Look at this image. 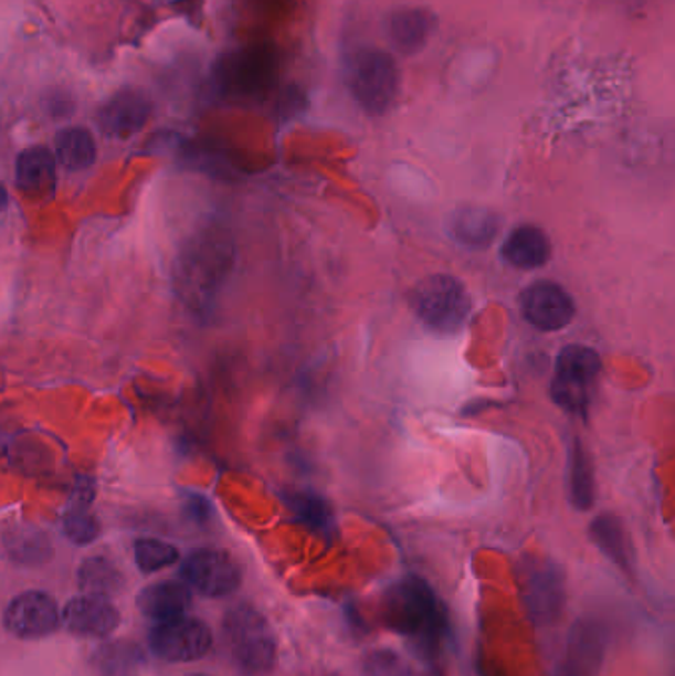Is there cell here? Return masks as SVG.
<instances>
[{
    "label": "cell",
    "mask_w": 675,
    "mask_h": 676,
    "mask_svg": "<svg viewBox=\"0 0 675 676\" xmlns=\"http://www.w3.org/2000/svg\"><path fill=\"white\" fill-rule=\"evenodd\" d=\"M141 648L134 643H107L96 655V667L104 676H137L144 668Z\"/></svg>",
    "instance_id": "484cf974"
},
{
    "label": "cell",
    "mask_w": 675,
    "mask_h": 676,
    "mask_svg": "<svg viewBox=\"0 0 675 676\" xmlns=\"http://www.w3.org/2000/svg\"><path fill=\"white\" fill-rule=\"evenodd\" d=\"M62 623L57 603L46 592H24L10 601L4 611V627L12 637L44 638L56 633Z\"/></svg>",
    "instance_id": "8fae6325"
},
{
    "label": "cell",
    "mask_w": 675,
    "mask_h": 676,
    "mask_svg": "<svg viewBox=\"0 0 675 676\" xmlns=\"http://www.w3.org/2000/svg\"><path fill=\"white\" fill-rule=\"evenodd\" d=\"M519 588L535 627H549L561 620L567 585L559 563L547 558H527L519 566Z\"/></svg>",
    "instance_id": "8992f818"
},
{
    "label": "cell",
    "mask_w": 675,
    "mask_h": 676,
    "mask_svg": "<svg viewBox=\"0 0 675 676\" xmlns=\"http://www.w3.org/2000/svg\"><path fill=\"white\" fill-rule=\"evenodd\" d=\"M602 362L599 352L584 345H569L561 350L555 367L551 398L571 413H584L590 405Z\"/></svg>",
    "instance_id": "52a82bcc"
},
{
    "label": "cell",
    "mask_w": 675,
    "mask_h": 676,
    "mask_svg": "<svg viewBox=\"0 0 675 676\" xmlns=\"http://www.w3.org/2000/svg\"><path fill=\"white\" fill-rule=\"evenodd\" d=\"M229 262V244L220 235L209 230L192 235L175 260L172 279L177 297L191 309H207L219 292Z\"/></svg>",
    "instance_id": "7a4b0ae2"
},
{
    "label": "cell",
    "mask_w": 675,
    "mask_h": 676,
    "mask_svg": "<svg viewBox=\"0 0 675 676\" xmlns=\"http://www.w3.org/2000/svg\"><path fill=\"white\" fill-rule=\"evenodd\" d=\"M276 74V57L264 47H247L220 62L219 82L224 92L256 95L266 92Z\"/></svg>",
    "instance_id": "7c38bea8"
},
{
    "label": "cell",
    "mask_w": 675,
    "mask_h": 676,
    "mask_svg": "<svg viewBox=\"0 0 675 676\" xmlns=\"http://www.w3.org/2000/svg\"><path fill=\"white\" fill-rule=\"evenodd\" d=\"M571 500L579 510H590L594 505V471L589 453L580 442L572 447Z\"/></svg>",
    "instance_id": "4316f807"
},
{
    "label": "cell",
    "mask_w": 675,
    "mask_h": 676,
    "mask_svg": "<svg viewBox=\"0 0 675 676\" xmlns=\"http://www.w3.org/2000/svg\"><path fill=\"white\" fill-rule=\"evenodd\" d=\"M222 633L236 667L246 675H266L276 665L277 645L266 617L240 603L226 611Z\"/></svg>",
    "instance_id": "3957f363"
},
{
    "label": "cell",
    "mask_w": 675,
    "mask_h": 676,
    "mask_svg": "<svg viewBox=\"0 0 675 676\" xmlns=\"http://www.w3.org/2000/svg\"><path fill=\"white\" fill-rule=\"evenodd\" d=\"M181 578L189 590L204 598H226L242 583L236 560L217 548H197L181 563Z\"/></svg>",
    "instance_id": "ba28073f"
},
{
    "label": "cell",
    "mask_w": 675,
    "mask_h": 676,
    "mask_svg": "<svg viewBox=\"0 0 675 676\" xmlns=\"http://www.w3.org/2000/svg\"><path fill=\"white\" fill-rule=\"evenodd\" d=\"M56 184V159L50 149L36 145L22 150L17 159V187L27 197L52 194Z\"/></svg>",
    "instance_id": "ac0fdd59"
},
{
    "label": "cell",
    "mask_w": 675,
    "mask_h": 676,
    "mask_svg": "<svg viewBox=\"0 0 675 676\" xmlns=\"http://www.w3.org/2000/svg\"><path fill=\"white\" fill-rule=\"evenodd\" d=\"M327 676H341V675H327Z\"/></svg>",
    "instance_id": "836d02e7"
},
{
    "label": "cell",
    "mask_w": 675,
    "mask_h": 676,
    "mask_svg": "<svg viewBox=\"0 0 675 676\" xmlns=\"http://www.w3.org/2000/svg\"><path fill=\"white\" fill-rule=\"evenodd\" d=\"M499 230V220L494 212L485 208L466 207L460 208L452 214L450 232L457 244L467 247H487L494 242Z\"/></svg>",
    "instance_id": "7402d4cb"
},
{
    "label": "cell",
    "mask_w": 675,
    "mask_h": 676,
    "mask_svg": "<svg viewBox=\"0 0 675 676\" xmlns=\"http://www.w3.org/2000/svg\"><path fill=\"white\" fill-rule=\"evenodd\" d=\"M349 87L355 102L369 115L389 113L400 92V70L394 57L379 47H362L352 57Z\"/></svg>",
    "instance_id": "277c9868"
},
{
    "label": "cell",
    "mask_w": 675,
    "mask_h": 676,
    "mask_svg": "<svg viewBox=\"0 0 675 676\" xmlns=\"http://www.w3.org/2000/svg\"><path fill=\"white\" fill-rule=\"evenodd\" d=\"M609 645V631L594 617L572 623L552 676H599Z\"/></svg>",
    "instance_id": "30bf717a"
},
{
    "label": "cell",
    "mask_w": 675,
    "mask_h": 676,
    "mask_svg": "<svg viewBox=\"0 0 675 676\" xmlns=\"http://www.w3.org/2000/svg\"><path fill=\"white\" fill-rule=\"evenodd\" d=\"M387 29L392 46L402 54L412 56L429 44L430 38L436 30V17L429 9L400 7L390 12Z\"/></svg>",
    "instance_id": "2e32d148"
},
{
    "label": "cell",
    "mask_w": 675,
    "mask_h": 676,
    "mask_svg": "<svg viewBox=\"0 0 675 676\" xmlns=\"http://www.w3.org/2000/svg\"><path fill=\"white\" fill-rule=\"evenodd\" d=\"M135 563L144 573L161 572L179 560V550L157 538H141L134 546Z\"/></svg>",
    "instance_id": "83f0119b"
},
{
    "label": "cell",
    "mask_w": 675,
    "mask_h": 676,
    "mask_svg": "<svg viewBox=\"0 0 675 676\" xmlns=\"http://www.w3.org/2000/svg\"><path fill=\"white\" fill-rule=\"evenodd\" d=\"M62 528H64L67 540L76 546H87L96 542L99 532H102L97 518L89 515L87 507L67 508L64 520H62Z\"/></svg>",
    "instance_id": "f1b7e54d"
},
{
    "label": "cell",
    "mask_w": 675,
    "mask_h": 676,
    "mask_svg": "<svg viewBox=\"0 0 675 676\" xmlns=\"http://www.w3.org/2000/svg\"><path fill=\"white\" fill-rule=\"evenodd\" d=\"M214 645L212 631L204 621L194 617L157 623L149 633V648L155 657L167 663H192L207 657Z\"/></svg>",
    "instance_id": "9c48e42d"
},
{
    "label": "cell",
    "mask_w": 675,
    "mask_h": 676,
    "mask_svg": "<svg viewBox=\"0 0 675 676\" xmlns=\"http://www.w3.org/2000/svg\"><path fill=\"white\" fill-rule=\"evenodd\" d=\"M519 305L525 320L542 332H555L569 327L577 315L574 299L559 283H531L521 293Z\"/></svg>",
    "instance_id": "4fadbf2b"
},
{
    "label": "cell",
    "mask_w": 675,
    "mask_h": 676,
    "mask_svg": "<svg viewBox=\"0 0 675 676\" xmlns=\"http://www.w3.org/2000/svg\"><path fill=\"white\" fill-rule=\"evenodd\" d=\"M77 585L86 595L112 600L125 590L124 573L104 556H92L77 568Z\"/></svg>",
    "instance_id": "603a6c76"
},
{
    "label": "cell",
    "mask_w": 675,
    "mask_h": 676,
    "mask_svg": "<svg viewBox=\"0 0 675 676\" xmlns=\"http://www.w3.org/2000/svg\"><path fill=\"white\" fill-rule=\"evenodd\" d=\"M362 676H414V670L397 651L375 648L362 658Z\"/></svg>",
    "instance_id": "f546056e"
},
{
    "label": "cell",
    "mask_w": 675,
    "mask_h": 676,
    "mask_svg": "<svg viewBox=\"0 0 675 676\" xmlns=\"http://www.w3.org/2000/svg\"><path fill=\"white\" fill-rule=\"evenodd\" d=\"M502 255L505 262L514 265L517 270H539L551 257V242L549 235L537 225H519L511 234L507 235Z\"/></svg>",
    "instance_id": "d6986e66"
},
{
    "label": "cell",
    "mask_w": 675,
    "mask_h": 676,
    "mask_svg": "<svg viewBox=\"0 0 675 676\" xmlns=\"http://www.w3.org/2000/svg\"><path fill=\"white\" fill-rule=\"evenodd\" d=\"M7 207H9V192L0 184V214L7 210Z\"/></svg>",
    "instance_id": "1f68e13d"
},
{
    "label": "cell",
    "mask_w": 675,
    "mask_h": 676,
    "mask_svg": "<svg viewBox=\"0 0 675 676\" xmlns=\"http://www.w3.org/2000/svg\"><path fill=\"white\" fill-rule=\"evenodd\" d=\"M2 548L10 562L29 568L44 566L54 556L52 540L36 526L20 525L10 528L2 536Z\"/></svg>",
    "instance_id": "ffe728a7"
},
{
    "label": "cell",
    "mask_w": 675,
    "mask_h": 676,
    "mask_svg": "<svg viewBox=\"0 0 675 676\" xmlns=\"http://www.w3.org/2000/svg\"><path fill=\"white\" fill-rule=\"evenodd\" d=\"M182 510L184 515L191 518L197 525H207L212 517V503L200 493H187L182 500Z\"/></svg>",
    "instance_id": "4dcf8cb0"
},
{
    "label": "cell",
    "mask_w": 675,
    "mask_h": 676,
    "mask_svg": "<svg viewBox=\"0 0 675 676\" xmlns=\"http://www.w3.org/2000/svg\"><path fill=\"white\" fill-rule=\"evenodd\" d=\"M151 117V102L137 89L115 94L97 113L99 129L114 139H129L141 131Z\"/></svg>",
    "instance_id": "9a60e30c"
},
{
    "label": "cell",
    "mask_w": 675,
    "mask_h": 676,
    "mask_svg": "<svg viewBox=\"0 0 675 676\" xmlns=\"http://www.w3.org/2000/svg\"><path fill=\"white\" fill-rule=\"evenodd\" d=\"M191 590L181 582L151 583L144 588L137 595V610L141 611L147 620L162 621L179 620L184 617L191 608Z\"/></svg>",
    "instance_id": "e0dca14e"
},
{
    "label": "cell",
    "mask_w": 675,
    "mask_h": 676,
    "mask_svg": "<svg viewBox=\"0 0 675 676\" xmlns=\"http://www.w3.org/2000/svg\"><path fill=\"white\" fill-rule=\"evenodd\" d=\"M286 503L302 525L312 528L317 535H334V513L324 497L315 495L312 490H294V493H287Z\"/></svg>",
    "instance_id": "d4e9b609"
},
{
    "label": "cell",
    "mask_w": 675,
    "mask_h": 676,
    "mask_svg": "<svg viewBox=\"0 0 675 676\" xmlns=\"http://www.w3.org/2000/svg\"><path fill=\"white\" fill-rule=\"evenodd\" d=\"M56 157L64 169L77 172L96 162L97 147L94 135L84 127H67L56 135Z\"/></svg>",
    "instance_id": "cb8c5ba5"
},
{
    "label": "cell",
    "mask_w": 675,
    "mask_h": 676,
    "mask_svg": "<svg viewBox=\"0 0 675 676\" xmlns=\"http://www.w3.org/2000/svg\"><path fill=\"white\" fill-rule=\"evenodd\" d=\"M590 538L599 546L600 552L616 563L620 570L630 572L634 568V548L630 542L626 526L614 515H600L590 525Z\"/></svg>",
    "instance_id": "44dd1931"
},
{
    "label": "cell",
    "mask_w": 675,
    "mask_h": 676,
    "mask_svg": "<svg viewBox=\"0 0 675 676\" xmlns=\"http://www.w3.org/2000/svg\"><path fill=\"white\" fill-rule=\"evenodd\" d=\"M384 617L392 630L409 637L424 657H434L447 633L446 611L426 580L407 575L384 598Z\"/></svg>",
    "instance_id": "6da1fadb"
},
{
    "label": "cell",
    "mask_w": 675,
    "mask_h": 676,
    "mask_svg": "<svg viewBox=\"0 0 675 676\" xmlns=\"http://www.w3.org/2000/svg\"><path fill=\"white\" fill-rule=\"evenodd\" d=\"M181 676H209V675H200V673H192V675H181Z\"/></svg>",
    "instance_id": "d6a6232c"
},
{
    "label": "cell",
    "mask_w": 675,
    "mask_h": 676,
    "mask_svg": "<svg viewBox=\"0 0 675 676\" xmlns=\"http://www.w3.org/2000/svg\"><path fill=\"white\" fill-rule=\"evenodd\" d=\"M412 309L429 329L450 335L466 323L472 300L456 277L430 275L412 293Z\"/></svg>",
    "instance_id": "5b68a950"
},
{
    "label": "cell",
    "mask_w": 675,
    "mask_h": 676,
    "mask_svg": "<svg viewBox=\"0 0 675 676\" xmlns=\"http://www.w3.org/2000/svg\"><path fill=\"white\" fill-rule=\"evenodd\" d=\"M62 623L76 637L104 638L122 625V613L109 600L80 595L67 601L62 611Z\"/></svg>",
    "instance_id": "5bb4252c"
}]
</instances>
